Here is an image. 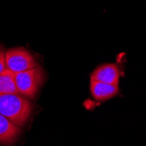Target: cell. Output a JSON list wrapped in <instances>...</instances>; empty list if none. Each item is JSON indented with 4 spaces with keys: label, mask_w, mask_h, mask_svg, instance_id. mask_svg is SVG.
<instances>
[{
    "label": "cell",
    "mask_w": 146,
    "mask_h": 146,
    "mask_svg": "<svg viewBox=\"0 0 146 146\" xmlns=\"http://www.w3.org/2000/svg\"><path fill=\"white\" fill-rule=\"evenodd\" d=\"M19 127L0 114V143L7 145L14 143L19 138Z\"/></svg>",
    "instance_id": "cell-6"
},
{
    "label": "cell",
    "mask_w": 146,
    "mask_h": 146,
    "mask_svg": "<svg viewBox=\"0 0 146 146\" xmlns=\"http://www.w3.org/2000/svg\"><path fill=\"white\" fill-rule=\"evenodd\" d=\"M33 104L17 94H0V114L18 127L23 126L29 119Z\"/></svg>",
    "instance_id": "cell-1"
},
{
    "label": "cell",
    "mask_w": 146,
    "mask_h": 146,
    "mask_svg": "<svg viewBox=\"0 0 146 146\" xmlns=\"http://www.w3.org/2000/svg\"><path fill=\"white\" fill-rule=\"evenodd\" d=\"M14 82L19 94L28 98H33L43 82V71L38 67L14 74Z\"/></svg>",
    "instance_id": "cell-2"
},
{
    "label": "cell",
    "mask_w": 146,
    "mask_h": 146,
    "mask_svg": "<svg viewBox=\"0 0 146 146\" xmlns=\"http://www.w3.org/2000/svg\"><path fill=\"white\" fill-rule=\"evenodd\" d=\"M90 91L95 100L97 102H105L119 94V87L118 85L90 81Z\"/></svg>",
    "instance_id": "cell-5"
},
{
    "label": "cell",
    "mask_w": 146,
    "mask_h": 146,
    "mask_svg": "<svg viewBox=\"0 0 146 146\" xmlns=\"http://www.w3.org/2000/svg\"><path fill=\"white\" fill-rule=\"evenodd\" d=\"M6 68L12 73H19L38 67L30 52L23 47L11 48L5 52Z\"/></svg>",
    "instance_id": "cell-3"
},
{
    "label": "cell",
    "mask_w": 146,
    "mask_h": 146,
    "mask_svg": "<svg viewBox=\"0 0 146 146\" xmlns=\"http://www.w3.org/2000/svg\"><path fill=\"white\" fill-rule=\"evenodd\" d=\"M0 94L19 95L14 82V73L7 68L0 74Z\"/></svg>",
    "instance_id": "cell-7"
},
{
    "label": "cell",
    "mask_w": 146,
    "mask_h": 146,
    "mask_svg": "<svg viewBox=\"0 0 146 146\" xmlns=\"http://www.w3.org/2000/svg\"><path fill=\"white\" fill-rule=\"evenodd\" d=\"M121 72L118 66L114 63L102 64L90 74V81H96L112 85H119Z\"/></svg>",
    "instance_id": "cell-4"
},
{
    "label": "cell",
    "mask_w": 146,
    "mask_h": 146,
    "mask_svg": "<svg viewBox=\"0 0 146 146\" xmlns=\"http://www.w3.org/2000/svg\"><path fill=\"white\" fill-rule=\"evenodd\" d=\"M5 52H4V50L1 47H0V74H1L4 70L6 69Z\"/></svg>",
    "instance_id": "cell-8"
}]
</instances>
